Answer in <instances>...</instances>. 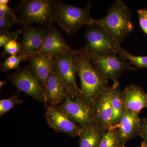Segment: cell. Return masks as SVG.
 Segmentation results:
<instances>
[{"mask_svg":"<svg viewBox=\"0 0 147 147\" xmlns=\"http://www.w3.org/2000/svg\"><path fill=\"white\" fill-rule=\"evenodd\" d=\"M16 24H20V20L17 17L9 15L0 17V31L1 32L9 30L11 27Z\"/></svg>","mask_w":147,"mask_h":147,"instance_id":"25","label":"cell"},{"mask_svg":"<svg viewBox=\"0 0 147 147\" xmlns=\"http://www.w3.org/2000/svg\"><path fill=\"white\" fill-rule=\"evenodd\" d=\"M114 88L113 85L105 92L99 96L94 106L96 125L100 127L106 131L112 127V100Z\"/></svg>","mask_w":147,"mask_h":147,"instance_id":"12","label":"cell"},{"mask_svg":"<svg viewBox=\"0 0 147 147\" xmlns=\"http://www.w3.org/2000/svg\"><path fill=\"white\" fill-rule=\"evenodd\" d=\"M98 147H121L117 127H112L106 131Z\"/></svg>","mask_w":147,"mask_h":147,"instance_id":"21","label":"cell"},{"mask_svg":"<svg viewBox=\"0 0 147 147\" xmlns=\"http://www.w3.org/2000/svg\"><path fill=\"white\" fill-rule=\"evenodd\" d=\"M91 3H89L85 7L81 8L66 4L61 1H55L53 22H56L67 34L75 33L82 27L91 23Z\"/></svg>","mask_w":147,"mask_h":147,"instance_id":"3","label":"cell"},{"mask_svg":"<svg viewBox=\"0 0 147 147\" xmlns=\"http://www.w3.org/2000/svg\"><path fill=\"white\" fill-rule=\"evenodd\" d=\"M22 33V31L18 30L15 32L9 30L0 32V47H4L9 41L18 39L19 35Z\"/></svg>","mask_w":147,"mask_h":147,"instance_id":"26","label":"cell"},{"mask_svg":"<svg viewBox=\"0 0 147 147\" xmlns=\"http://www.w3.org/2000/svg\"><path fill=\"white\" fill-rule=\"evenodd\" d=\"M45 91L48 103L53 106L62 103L69 94L60 78L53 70L48 76Z\"/></svg>","mask_w":147,"mask_h":147,"instance_id":"16","label":"cell"},{"mask_svg":"<svg viewBox=\"0 0 147 147\" xmlns=\"http://www.w3.org/2000/svg\"><path fill=\"white\" fill-rule=\"evenodd\" d=\"M138 136L143 139V142L147 144V117L141 119Z\"/></svg>","mask_w":147,"mask_h":147,"instance_id":"27","label":"cell"},{"mask_svg":"<svg viewBox=\"0 0 147 147\" xmlns=\"http://www.w3.org/2000/svg\"><path fill=\"white\" fill-rule=\"evenodd\" d=\"M117 54L121 59L129 61V63L138 69L147 68V56H135L124 50L119 45L117 47Z\"/></svg>","mask_w":147,"mask_h":147,"instance_id":"20","label":"cell"},{"mask_svg":"<svg viewBox=\"0 0 147 147\" xmlns=\"http://www.w3.org/2000/svg\"><path fill=\"white\" fill-rule=\"evenodd\" d=\"M9 2L8 0H1L0 1V4H2L7 5V3Z\"/></svg>","mask_w":147,"mask_h":147,"instance_id":"31","label":"cell"},{"mask_svg":"<svg viewBox=\"0 0 147 147\" xmlns=\"http://www.w3.org/2000/svg\"><path fill=\"white\" fill-rule=\"evenodd\" d=\"M50 28H41L25 26L22 31L21 44V57L23 60L35 55L41 47Z\"/></svg>","mask_w":147,"mask_h":147,"instance_id":"11","label":"cell"},{"mask_svg":"<svg viewBox=\"0 0 147 147\" xmlns=\"http://www.w3.org/2000/svg\"><path fill=\"white\" fill-rule=\"evenodd\" d=\"M139 24L142 30L147 34V19L142 13L138 12Z\"/></svg>","mask_w":147,"mask_h":147,"instance_id":"29","label":"cell"},{"mask_svg":"<svg viewBox=\"0 0 147 147\" xmlns=\"http://www.w3.org/2000/svg\"><path fill=\"white\" fill-rule=\"evenodd\" d=\"M122 98L125 110L139 114L147 106V94L141 87L134 84L127 86L122 92Z\"/></svg>","mask_w":147,"mask_h":147,"instance_id":"14","label":"cell"},{"mask_svg":"<svg viewBox=\"0 0 147 147\" xmlns=\"http://www.w3.org/2000/svg\"><path fill=\"white\" fill-rule=\"evenodd\" d=\"M73 51L54 58L53 70L60 78L70 97L74 99L80 96L81 91L76 83L77 71L74 60Z\"/></svg>","mask_w":147,"mask_h":147,"instance_id":"8","label":"cell"},{"mask_svg":"<svg viewBox=\"0 0 147 147\" xmlns=\"http://www.w3.org/2000/svg\"><path fill=\"white\" fill-rule=\"evenodd\" d=\"M45 117L48 126L56 133H65L71 137L79 136L81 127L70 119L57 107L53 105L47 106Z\"/></svg>","mask_w":147,"mask_h":147,"instance_id":"10","label":"cell"},{"mask_svg":"<svg viewBox=\"0 0 147 147\" xmlns=\"http://www.w3.org/2000/svg\"><path fill=\"white\" fill-rule=\"evenodd\" d=\"M137 11L142 13V14L147 19V9H139Z\"/></svg>","mask_w":147,"mask_h":147,"instance_id":"30","label":"cell"},{"mask_svg":"<svg viewBox=\"0 0 147 147\" xmlns=\"http://www.w3.org/2000/svg\"><path fill=\"white\" fill-rule=\"evenodd\" d=\"M28 61L33 71L45 90L48 76L53 70L54 59L36 53L29 58Z\"/></svg>","mask_w":147,"mask_h":147,"instance_id":"17","label":"cell"},{"mask_svg":"<svg viewBox=\"0 0 147 147\" xmlns=\"http://www.w3.org/2000/svg\"><path fill=\"white\" fill-rule=\"evenodd\" d=\"M18 92L10 97L0 100V116L1 117L14 108L15 105L23 103V100L19 98Z\"/></svg>","mask_w":147,"mask_h":147,"instance_id":"22","label":"cell"},{"mask_svg":"<svg viewBox=\"0 0 147 147\" xmlns=\"http://www.w3.org/2000/svg\"><path fill=\"white\" fill-rule=\"evenodd\" d=\"M146 108H147V107H146Z\"/></svg>","mask_w":147,"mask_h":147,"instance_id":"33","label":"cell"},{"mask_svg":"<svg viewBox=\"0 0 147 147\" xmlns=\"http://www.w3.org/2000/svg\"><path fill=\"white\" fill-rule=\"evenodd\" d=\"M55 1L23 0L18 4L20 24L27 26L33 24L50 26L53 23Z\"/></svg>","mask_w":147,"mask_h":147,"instance_id":"5","label":"cell"},{"mask_svg":"<svg viewBox=\"0 0 147 147\" xmlns=\"http://www.w3.org/2000/svg\"><path fill=\"white\" fill-rule=\"evenodd\" d=\"M73 51L57 29L50 28L37 53L54 59Z\"/></svg>","mask_w":147,"mask_h":147,"instance_id":"13","label":"cell"},{"mask_svg":"<svg viewBox=\"0 0 147 147\" xmlns=\"http://www.w3.org/2000/svg\"><path fill=\"white\" fill-rule=\"evenodd\" d=\"M7 15L16 17L14 10L8 5L0 4V17H3Z\"/></svg>","mask_w":147,"mask_h":147,"instance_id":"28","label":"cell"},{"mask_svg":"<svg viewBox=\"0 0 147 147\" xmlns=\"http://www.w3.org/2000/svg\"><path fill=\"white\" fill-rule=\"evenodd\" d=\"M139 147H147V144L143 142L142 143V144H141V146Z\"/></svg>","mask_w":147,"mask_h":147,"instance_id":"32","label":"cell"},{"mask_svg":"<svg viewBox=\"0 0 147 147\" xmlns=\"http://www.w3.org/2000/svg\"><path fill=\"white\" fill-rule=\"evenodd\" d=\"M131 16V9L123 1L118 0L110 6L105 17L92 19L91 22L105 30L120 45L134 30Z\"/></svg>","mask_w":147,"mask_h":147,"instance_id":"2","label":"cell"},{"mask_svg":"<svg viewBox=\"0 0 147 147\" xmlns=\"http://www.w3.org/2000/svg\"><path fill=\"white\" fill-rule=\"evenodd\" d=\"M86 43L83 48L88 55L113 56L117 55L119 44L97 24L92 23L87 25L84 33Z\"/></svg>","mask_w":147,"mask_h":147,"instance_id":"4","label":"cell"},{"mask_svg":"<svg viewBox=\"0 0 147 147\" xmlns=\"http://www.w3.org/2000/svg\"><path fill=\"white\" fill-rule=\"evenodd\" d=\"M8 79L18 90L48 106L45 88L30 65L8 75Z\"/></svg>","mask_w":147,"mask_h":147,"instance_id":"6","label":"cell"},{"mask_svg":"<svg viewBox=\"0 0 147 147\" xmlns=\"http://www.w3.org/2000/svg\"><path fill=\"white\" fill-rule=\"evenodd\" d=\"M141 119L139 114L125 110L120 122L116 126L118 130L121 147L127 142L139 135Z\"/></svg>","mask_w":147,"mask_h":147,"instance_id":"15","label":"cell"},{"mask_svg":"<svg viewBox=\"0 0 147 147\" xmlns=\"http://www.w3.org/2000/svg\"><path fill=\"white\" fill-rule=\"evenodd\" d=\"M87 55L95 68L106 79L112 80L114 86L119 84V78L124 71L137 69L127 61L116 55Z\"/></svg>","mask_w":147,"mask_h":147,"instance_id":"7","label":"cell"},{"mask_svg":"<svg viewBox=\"0 0 147 147\" xmlns=\"http://www.w3.org/2000/svg\"><path fill=\"white\" fill-rule=\"evenodd\" d=\"M114 86L115 88L112 100V127L117 126L119 124L126 110L123 100L122 92L121 90L120 84H118L116 86L114 85Z\"/></svg>","mask_w":147,"mask_h":147,"instance_id":"19","label":"cell"},{"mask_svg":"<svg viewBox=\"0 0 147 147\" xmlns=\"http://www.w3.org/2000/svg\"><path fill=\"white\" fill-rule=\"evenodd\" d=\"M73 56L81 80L80 96L86 104L93 108L98 96L110 87L108 79L94 66L83 48L74 50Z\"/></svg>","mask_w":147,"mask_h":147,"instance_id":"1","label":"cell"},{"mask_svg":"<svg viewBox=\"0 0 147 147\" xmlns=\"http://www.w3.org/2000/svg\"><path fill=\"white\" fill-rule=\"evenodd\" d=\"M3 47L4 51L1 55L2 57H6L11 55H21V43L17 42L16 40H13L9 41Z\"/></svg>","mask_w":147,"mask_h":147,"instance_id":"24","label":"cell"},{"mask_svg":"<svg viewBox=\"0 0 147 147\" xmlns=\"http://www.w3.org/2000/svg\"><path fill=\"white\" fill-rule=\"evenodd\" d=\"M106 131L97 125L81 127L79 147H98Z\"/></svg>","mask_w":147,"mask_h":147,"instance_id":"18","label":"cell"},{"mask_svg":"<svg viewBox=\"0 0 147 147\" xmlns=\"http://www.w3.org/2000/svg\"><path fill=\"white\" fill-rule=\"evenodd\" d=\"M23 60V58L21 55L9 56L1 63V71L6 72L12 69H16Z\"/></svg>","mask_w":147,"mask_h":147,"instance_id":"23","label":"cell"},{"mask_svg":"<svg viewBox=\"0 0 147 147\" xmlns=\"http://www.w3.org/2000/svg\"><path fill=\"white\" fill-rule=\"evenodd\" d=\"M57 108L81 127L96 125L93 108L86 104L80 96L73 99L67 94Z\"/></svg>","mask_w":147,"mask_h":147,"instance_id":"9","label":"cell"}]
</instances>
